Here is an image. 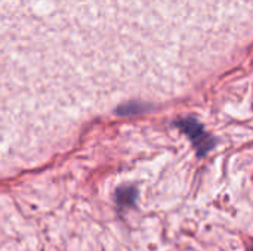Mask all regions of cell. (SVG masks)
Segmentation results:
<instances>
[{
	"label": "cell",
	"mask_w": 253,
	"mask_h": 251,
	"mask_svg": "<svg viewBox=\"0 0 253 251\" xmlns=\"http://www.w3.org/2000/svg\"><path fill=\"white\" fill-rule=\"evenodd\" d=\"M213 0H0V47L102 53L170 43L199 44Z\"/></svg>",
	"instance_id": "obj_1"
},
{
	"label": "cell",
	"mask_w": 253,
	"mask_h": 251,
	"mask_svg": "<svg viewBox=\"0 0 253 251\" xmlns=\"http://www.w3.org/2000/svg\"><path fill=\"white\" fill-rule=\"evenodd\" d=\"M179 126H181V129H184L185 130V133L199 145V146H202L200 148V154H203L205 151H208L213 143L212 142H209L208 141V135H206V132L203 130V127H202V124H199L196 120H193V118H188V120H182L181 123H179Z\"/></svg>",
	"instance_id": "obj_2"
},
{
	"label": "cell",
	"mask_w": 253,
	"mask_h": 251,
	"mask_svg": "<svg viewBox=\"0 0 253 251\" xmlns=\"http://www.w3.org/2000/svg\"><path fill=\"white\" fill-rule=\"evenodd\" d=\"M135 198H136L135 188H122L117 192V203H119V206H123V207L132 206L135 203Z\"/></svg>",
	"instance_id": "obj_3"
}]
</instances>
